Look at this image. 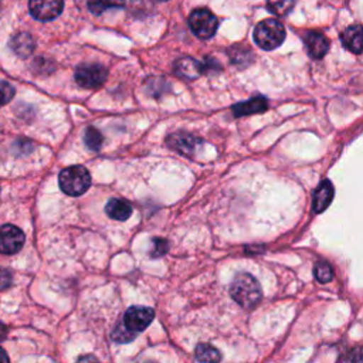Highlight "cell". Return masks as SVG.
<instances>
[{
  "label": "cell",
  "mask_w": 363,
  "mask_h": 363,
  "mask_svg": "<svg viewBox=\"0 0 363 363\" xmlns=\"http://www.w3.org/2000/svg\"><path fill=\"white\" fill-rule=\"evenodd\" d=\"M108 71L104 65L95 62H85L77 67L75 69V81L82 88H98L106 79Z\"/></svg>",
  "instance_id": "277c9868"
},
{
  "label": "cell",
  "mask_w": 363,
  "mask_h": 363,
  "mask_svg": "<svg viewBox=\"0 0 363 363\" xmlns=\"http://www.w3.org/2000/svg\"><path fill=\"white\" fill-rule=\"evenodd\" d=\"M268 108V102L264 96H254L248 101L240 102L233 106V112L235 116H245V115H252V113H259L264 112Z\"/></svg>",
  "instance_id": "4fadbf2b"
},
{
  "label": "cell",
  "mask_w": 363,
  "mask_h": 363,
  "mask_svg": "<svg viewBox=\"0 0 363 363\" xmlns=\"http://www.w3.org/2000/svg\"><path fill=\"white\" fill-rule=\"evenodd\" d=\"M156 1H166V0H156Z\"/></svg>",
  "instance_id": "484cf974"
},
{
  "label": "cell",
  "mask_w": 363,
  "mask_h": 363,
  "mask_svg": "<svg viewBox=\"0 0 363 363\" xmlns=\"http://www.w3.org/2000/svg\"><path fill=\"white\" fill-rule=\"evenodd\" d=\"M340 40L345 48H347L353 54L363 52V26L353 24L343 30L340 34Z\"/></svg>",
  "instance_id": "9c48e42d"
},
{
  "label": "cell",
  "mask_w": 363,
  "mask_h": 363,
  "mask_svg": "<svg viewBox=\"0 0 363 363\" xmlns=\"http://www.w3.org/2000/svg\"><path fill=\"white\" fill-rule=\"evenodd\" d=\"M313 274H315L316 281H319L320 284H326L333 278V269L326 261H318L315 264Z\"/></svg>",
  "instance_id": "ffe728a7"
},
{
  "label": "cell",
  "mask_w": 363,
  "mask_h": 363,
  "mask_svg": "<svg viewBox=\"0 0 363 363\" xmlns=\"http://www.w3.org/2000/svg\"><path fill=\"white\" fill-rule=\"evenodd\" d=\"M155 318V311L147 306H130L123 315V323L130 330L143 332Z\"/></svg>",
  "instance_id": "8992f818"
},
{
  "label": "cell",
  "mask_w": 363,
  "mask_h": 363,
  "mask_svg": "<svg viewBox=\"0 0 363 363\" xmlns=\"http://www.w3.org/2000/svg\"><path fill=\"white\" fill-rule=\"evenodd\" d=\"M194 142H196V139L191 135H187V133H173L167 139V143L173 149L179 150L183 155H189V156L194 150Z\"/></svg>",
  "instance_id": "9a60e30c"
},
{
  "label": "cell",
  "mask_w": 363,
  "mask_h": 363,
  "mask_svg": "<svg viewBox=\"0 0 363 363\" xmlns=\"http://www.w3.org/2000/svg\"><path fill=\"white\" fill-rule=\"evenodd\" d=\"M24 244V233L11 224H4L1 227V242L0 250L3 254H16L21 250Z\"/></svg>",
  "instance_id": "ba28073f"
},
{
  "label": "cell",
  "mask_w": 363,
  "mask_h": 363,
  "mask_svg": "<svg viewBox=\"0 0 363 363\" xmlns=\"http://www.w3.org/2000/svg\"><path fill=\"white\" fill-rule=\"evenodd\" d=\"M305 45H306L308 54L312 58L319 60V58H322L328 52V50H329V40L322 33L311 31V33H308L305 35Z\"/></svg>",
  "instance_id": "8fae6325"
},
{
  "label": "cell",
  "mask_w": 363,
  "mask_h": 363,
  "mask_svg": "<svg viewBox=\"0 0 363 363\" xmlns=\"http://www.w3.org/2000/svg\"><path fill=\"white\" fill-rule=\"evenodd\" d=\"M58 184L65 194L72 197L81 196L91 186V174L84 166L74 164L60 172Z\"/></svg>",
  "instance_id": "7a4b0ae2"
},
{
  "label": "cell",
  "mask_w": 363,
  "mask_h": 363,
  "mask_svg": "<svg viewBox=\"0 0 363 363\" xmlns=\"http://www.w3.org/2000/svg\"><path fill=\"white\" fill-rule=\"evenodd\" d=\"M153 251H152V257H160L167 251V241L163 238H155L153 240Z\"/></svg>",
  "instance_id": "603a6c76"
},
{
  "label": "cell",
  "mask_w": 363,
  "mask_h": 363,
  "mask_svg": "<svg viewBox=\"0 0 363 363\" xmlns=\"http://www.w3.org/2000/svg\"><path fill=\"white\" fill-rule=\"evenodd\" d=\"M1 88H3V104H7L13 96H14V88L11 85H9L6 81L1 82Z\"/></svg>",
  "instance_id": "cb8c5ba5"
},
{
  "label": "cell",
  "mask_w": 363,
  "mask_h": 363,
  "mask_svg": "<svg viewBox=\"0 0 363 363\" xmlns=\"http://www.w3.org/2000/svg\"><path fill=\"white\" fill-rule=\"evenodd\" d=\"M174 71H176L177 75H180L183 78L194 79V78H197L201 74L203 65L197 60H194V58L183 57V58H179L174 62Z\"/></svg>",
  "instance_id": "5bb4252c"
},
{
  "label": "cell",
  "mask_w": 363,
  "mask_h": 363,
  "mask_svg": "<svg viewBox=\"0 0 363 363\" xmlns=\"http://www.w3.org/2000/svg\"><path fill=\"white\" fill-rule=\"evenodd\" d=\"M11 48L14 50V52L23 58L28 57L34 47H35V43L34 40L31 38V35H28L27 33H21V34H17L13 40H11Z\"/></svg>",
  "instance_id": "2e32d148"
},
{
  "label": "cell",
  "mask_w": 363,
  "mask_h": 363,
  "mask_svg": "<svg viewBox=\"0 0 363 363\" xmlns=\"http://www.w3.org/2000/svg\"><path fill=\"white\" fill-rule=\"evenodd\" d=\"M345 360H352V362H363V347L352 350L347 356L343 357Z\"/></svg>",
  "instance_id": "d4e9b609"
},
{
  "label": "cell",
  "mask_w": 363,
  "mask_h": 363,
  "mask_svg": "<svg viewBox=\"0 0 363 363\" xmlns=\"http://www.w3.org/2000/svg\"><path fill=\"white\" fill-rule=\"evenodd\" d=\"M231 298L245 309H252L262 298V289L258 281L247 272H241L234 277L230 285Z\"/></svg>",
  "instance_id": "6da1fadb"
},
{
  "label": "cell",
  "mask_w": 363,
  "mask_h": 363,
  "mask_svg": "<svg viewBox=\"0 0 363 363\" xmlns=\"http://www.w3.org/2000/svg\"><path fill=\"white\" fill-rule=\"evenodd\" d=\"M285 40V28L281 21L275 18H267L258 23L254 28V41L262 50H274L279 47Z\"/></svg>",
  "instance_id": "3957f363"
},
{
  "label": "cell",
  "mask_w": 363,
  "mask_h": 363,
  "mask_svg": "<svg viewBox=\"0 0 363 363\" xmlns=\"http://www.w3.org/2000/svg\"><path fill=\"white\" fill-rule=\"evenodd\" d=\"M295 4V0H267L268 10L277 16L288 14Z\"/></svg>",
  "instance_id": "d6986e66"
},
{
  "label": "cell",
  "mask_w": 363,
  "mask_h": 363,
  "mask_svg": "<svg viewBox=\"0 0 363 363\" xmlns=\"http://www.w3.org/2000/svg\"><path fill=\"white\" fill-rule=\"evenodd\" d=\"M84 140H85L86 146H88L89 149H92V150H98V149L101 147L102 142H104L102 135H101L95 128H92V126L86 128L85 135H84Z\"/></svg>",
  "instance_id": "7402d4cb"
},
{
  "label": "cell",
  "mask_w": 363,
  "mask_h": 363,
  "mask_svg": "<svg viewBox=\"0 0 363 363\" xmlns=\"http://www.w3.org/2000/svg\"><path fill=\"white\" fill-rule=\"evenodd\" d=\"M125 7V0H91L89 10L94 14H101L108 9H122Z\"/></svg>",
  "instance_id": "ac0fdd59"
},
{
  "label": "cell",
  "mask_w": 363,
  "mask_h": 363,
  "mask_svg": "<svg viewBox=\"0 0 363 363\" xmlns=\"http://www.w3.org/2000/svg\"><path fill=\"white\" fill-rule=\"evenodd\" d=\"M105 213L108 217L118 220V221H125L130 217L132 214V206L123 200V199H109L108 203L105 204Z\"/></svg>",
  "instance_id": "7c38bea8"
},
{
  "label": "cell",
  "mask_w": 363,
  "mask_h": 363,
  "mask_svg": "<svg viewBox=\"0 0 363 363\" xmlns=\"http://www.w3.org/2000/svg\"><path fill=\"white\" fill-rule=\"evenodd\" d=\"M28 9L34 18L50 21L61 14L64 0H28Z\"/></svg>",
  "instance_id": "52a82bcc"
},
{
  "label": "cell",
  "mask_w": 363,
  "mask_h": 363,
  "mask_svg": "<svg viewBox=\"0 0 363 363\" xmlns=\"http://www.w3.org/2000/svg\"><path fill=\"white\" fill-rule=\"evenodd\" d=\"M333 193H335L333 184L328 179L322 180L313 193V199H312L313 211L322 213L323 210H326L333 200Z\"/></svg>",
  "instance_id": "30bf717a"
},
{
  "label": "cell",
  "mask_w": 363,
  "mask_h": 363,
  "mask_svg": "<svg viewBox=\"0 0 363 363\" xmlns=\"http://www.w3.org/2000/svg\"><path fill=\"white\" fill-rule=\"evenodd\" d=\"M194 354H196V360H199V362H218V360H221L220 352L216 347H213L207 343L199 345L196 347Z\"/></svg>",
  "instance_id": "e0dca14e"
},
{
  "label": "cell",
  "mask_w": 363,
  "mask_h": 363,
  "mask_svg": "<svg viewBox=\"0 0 363 363\" xmlns=\"http://www.w3.org/2000/svg\"><path fill=\"white\" fill-rule=\"evenodd\" d=\"M136 335H138V333L133 332V330H130L129 328H126L123 322H122V323H118V325L115 326V329L112 330V339H113L115 342H118V343H128V342L133 340Z\"/></svg>",
  "instance_id": "44dd1931"
},
{
  "label": "cell",
  "mask_w": 363,
  "mask_h": 363,
  "mask_svg": "<svg viewBox=\"0 0 363 363\" xmlns=\"http://www.w3.org/2000/svg\"><path fill=\"white\" fill-rule=\"evenodd\" d=\"M189 26L199 38L207 40L216 34L217 18L207 9H196L189 17Z\"/></svg>",
  "instance_id": "5b68a950"
}]
</instances>
